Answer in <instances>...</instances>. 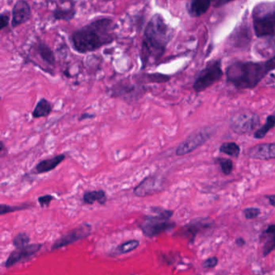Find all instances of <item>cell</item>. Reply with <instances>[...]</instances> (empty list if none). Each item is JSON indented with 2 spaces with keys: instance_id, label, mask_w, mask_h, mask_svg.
<instances>
[{
  "instance_id": "1",
  "label": "cell",
  "mask_w": 275,
  "mask_h": 275,
  "mask_svg": "<svg viewBox=\"0 0 275 275\" xmlns=\"http://www.w3.org/2000/svg\"><path fill=\"white\" fill-rule=\"evenodd\" d=\"M116 23L111 18L94 19L74 31L71 37L72 47L79 53L95 51L116 41Z\"/></svg>"
},
{
  "instance_id": "2",
  "label": "cell",
  "mask_w": 275,
  "mask_h": 275,
  "mask_svg": "<svg viewBox=\"0 0 275 275\" xmlns=\"http://www.w3.org/2000/svg\"><path fill=\"white\" fill-rule=\"evenodd\" d=\"M173 36V28L166 24L159 13H156L150 18L144 31L140 54L142 69L154 65L161 59Z\"/></svg>"
},
{
  "instance_id": "3",
  "label": "cell",
  "mask_w": 275,
  "mask_h": 275,
  "mask_svg": "<svg viewBox=\"0 0 275 275\" xmlns=\"http://www.w3.org/2000/svg\"><path fill=\"white\" fill-rule=\"evenodd\" d=\"M274 69L275 55L261 62L238 61L227 68V81L239 90L254 88Z\"/></svg>"
},
{
  "instance_id": "4",
  "label": "cell",
  "mask_w": 275,
  "mask_h": 275,
  "mask_svg": "<svg viewBox=\"0 0 275 275\" xmlns=\"http://www.w3.org/2000/svg\"><path fill=\"white\" fill-rule=\"evenodd\" d=\"M252 18L258 38L275 37V2L257 4L253 9Z\"/></svg>"
},
{
  "instance_id": "5",
  "label": "cell",
  "mask_w": 275,
  "mask_h": 275,
  "mask_svg": "<svg viewBox=\"0 0 275 275\" xmlns=\"http://www.w3.org/2000/svg\"><path fill=\"white\" fill-rule=\"evenodd\" d=\"M153 212L157 215L147 216L141 224V228L145 236L153 237L175 228V223L169 221V219L174 214L173 211L154 209Z\"/></svg>"
},
{
  "instance_id": "6",
  "label": "cell",
  "mask_w": 275,
  "mask_h": 275,
  "mask_svg": "<svg viewBox=\"0 0 275 275\" xmlns=\"http://www.w3.org/2000/svg\"><path fill=\"white\" fill-rule=\"evenodd\" d=\"M222 76L221 61L213 60L208 63L206 67L199 72L193 84V89L196 93L202 92L220 80Z\"/></svg>"
},
{
  "instance_id": "7",
  "label": "cell",
  "mask_w": 275,
  "mask_h": 275,
  "mask_svg": "<svg viewBox=\"0 0 275 275\" xmlns=\"http://www.w3.org/2000/svg\"><path fill=\"white\" fill-rule=\"evenodd\" d=\"M213 135V129L211 128H202L198 132L191 134L178 146L176 154L178 156H183L191 153L196 150L197 148L200 147L203 144L206 143Z\"/></svg>"
},
{
  "instance_id": "8",
  "label": "cell",
  "mask_w": 275,
  "mask_h": 275,
  "mask_svg": "<svg viewBox=\"0 0 275 275\" xmlns=\"http://www.w3.org/2000/svg\"><path fill=\"white\" fill-rule=\"evenodd\" d=\"M259 123L260 119L258 115L243 113L232 119L230 127L236 133L247 134L258 128Z\"/></svg>"
},
{
  "instance_id": "9",
  "label": "cell",
  "mask_w": 275,
  "mask_h": 275,
  "mask_svg": "<svg viewBox=\"0 0 275 275\" xmlns=\"http://www.w3.org/2000/svg\"><path fill=\"white\" fill-rule=\"evenodd\" d=\"M91 232V226L88 224H83L78 228H74L56 240L52 246V250H58L64 246H69L78 240H82L83 238L87 237Z\"/></svg>"
},
{
  "instance_id": "10",
  "label": "cell",
  "mask_w": 275,
  "mask_h": 275,
  "mask_svg": "<svg viewBox=\"0 0 275 275\" xmlns=\"http://www.w3.org/2000/svg\"><path fill=\"white\" fill-rule=\"evenodd\" d=\"M42 248V244H32L16 249L11 253L8 259L5 261V267L10 268L16 264L24 262L31 259L33 256L38 254Z\"/></svg>"
},
{
  "instance_id": "11",
  "label": "cell",
  "mask_w": 275,
  "mask_h": 275,
  "mask_svg": "<svg viewBox=\"0 0 275 275\" xmlns=\"http://www.w3.org/2000/svg\"><path fill=\"white\" fill-rule=\"evenodd\" d=\"M31 16V9L30 4L24 0H18L15 3L12 12V27L17 28L25 24Z\"/></svg>"
},
{
  "instance_id": "12",
  "label": "cell",
  "mask_w": 275,
  "mask_h": 275,
  "mask_svg": "<svg viewBox=\"0 0 275 275\" xmlns=\"http://www.w3.org/2000/svg\"><path fill=\"white\" fill-rule=\"evenodd\" d=\"M247 154L253 159L262 161L275 159V143L259 144L250 148Z\"/></svg>"
},
{
  "instance_id": "13",
  "label": "cell",
  "mask_w": 275,
  "mask_h": 275,
  "mask_svg": "<svg viewBox=\"0 0 275 275\" xmlns=\"http://www.w3.org/2000/svg\"><path fill=\"white\" fill-rule=\"evenodd\" d=\"M65 159V154H59L54 157L47 158V159L42 160L40 161L38 165H36L35 172L37 174L48 173L49 171L53 170L58 165L62 162Z\"/></svg>"
},
{
  "instance_id": "14",
  "label": "cell",
  "mask_w": 275,
  "mask_h": 275,
  "mask_svg": "<svg viewBox=\"0 0 275 275\" xmlns=\"http://www.w3.org/2000/svg\"><path fill=\"white\" fill-rule=\"evenodd\" d=\"M212 2L209 0H192L187 4V10L191 17H199L208 12Z\"/></svg>"
},
{
  "instance_id": "15",
  "label": "cell",
  "mask_w": 275,
  "mask_h": 275,
  "mask_svg": "<svg viewBox=\"0 0 275 275\" xmlns=\"http://www.w3.org/2000/svg\"><path fill=\"white\" fill-rule=\"evenodd\" d=\"M157 179L155 176H150L144 179L138 187L134 189V194L136 196L144 197L151 195L155 191L157 186Z\"/></svg>"
},
{
  "instance_id": "16",
  "label": "cell",
  "mask_w": 275,
  "mask_h": 275,
  "mask_svg": "<svg viewBox=\"0 0 275 275\" xmlns=\"http://www.w3.org/2000/svg\"><path fill=\"white\" fill-rule=\"evenodd\" d=\"M261 239L263 242L262 253L264 257H266L275 250V224L270 225L265 229Z\"/></svg>"
},
{
  "instance_id": "17",
  "label": "cell",
  "mask_w": 275,
  "mask_h": 275,
  "mask_svg": "<svg viewBox=\"0 0 275 275\" xmlns=\"http://www.w3.org/2000/svg\"><path fill=\"white\" fill-rule=\"evenodd\" d=\"M211 226V223L204 222V220L202 221L196 220V222H191L187 224L184 228H182L180 231V235L181 236H187L190 238L191 242H193L194 238L196 236V234L202 230V228H209Z\"/></svg>"
},
{
  "instance_id": "18",
  "label": "cell",
  "mask_w": 275,
  "mask_h": 275,
  "mask_svg": "<svg viewBox=\"0 0 275 275\" xmlns=\"http://www.w3.org/2000/svg\"><path fill=\"white\" fill-rule=\"evenodd\" d=\"M53 111V105L46 98H42L38 101L34 108L31 116L34 119L44 118L50 115Z\"/></svg>"
},
{
  "instance_id": "19",
  "label": "cell",
  "mask_w": 275,
  "mask_h": 275,
  "mask_svg": "<svg viewBox=\"0 0 275 275\" xmlns=\"http://www.w3.org/2000/svg\"><path fill=\"white\" fill-rule=\"evenodd\" d=\"M37 51L40 57L45 62L47 63L48 65H56V57L54 52L52 50L51 48L45 43H39L37 46Z\"/></svg>"
},
{
  "instance_id": "20",
  "label": "cell",
  "mask_w": 275,
  "mask_h": 275,
  "mask_svg": "<svg viewBox=\"0 0 275 275\" xmlns=\"http://www.w3.org/2000/svg\"><path fill=\"white\" fill-rule=\"evenodd\" d=\"M76 9L74 7L70 8H56L53 11V16L55 20L69 22L76 16Z\"/></svg>"
},
{
  "instance_id": "21",
  "label": "cell",
  "mask_w": 275,
  "mask_h": 275,
  "mask_svg": "<svg viewBox=\"0 0 275 275\" xmlns=\"http://www.w3.org/2000/svg\"><path fill=\"white\" fill-rule=\"evenodd\" d=\"M83 201L87 204H93L94 202H98L99 204H105L107 202L106 193L102 190L88 191L83 195Z\"/></svg>"
},
{
  "instance_id": "22",
  "label": "cell",
  "mask_w": 275,
  "mask_h": 275,
  "mask_svg": "<svg viewBox=\"0 0 275 275\" xmlns=\"http://www.w3.org/2000/svg\"><path fill=\"white\" fill-rule=\"evenodd\" d=\"M274 126V115H271V116H268L266 120H265V124L254 132V138H255V139H262V138H265V135H266V134L270 131V129H272Z\"/></svg>"
},
{
  "instance_id": "23",
  "label": "cell",
  "mask_w": 275,
  "mask_h": 275,
  "mask_svg": "<svg viewBox=\"0 0 275 275\" xmlns=\"http://www.w3.org/2000/svg\"><path fill=\"white\" fill-rule=\"evenodd\" d=\"M219 150L220 153H224L232 157H237L240 152V146L235 142H226V143L222 144Z\"/></svg>"
},
{
  "instance_id": "24",
  "label": "cell",
  "mask_w": 275,
  "mask_h": 275,
  "mask_svg": "<svg viewBox=\"0 0 275 275\" xmlns=\"http://www.w3.org/2000/svg\"><path fill=\"white\" fill-rule=\"evenodd\" d=\"M140 242L136 240H131L128 242H124L122 244L120 245L115 250V255H120V254H125L133 251V250L138 249L139 246Z\"/></svg>"
},
{
  "instance_id": "25",
  "label": "cell",
  "mask_w": 275,
  "mask_h": 275,
  "mask_svg": "<svg viewBox=\"0 0 275 275\" xmlns=\"http://www.w3.org/2000/svg\"><path fill=\"white\" fill-rule=\"evenodd\" d=\"M144 79L150 83H163L168 82L170 79V77L160 73L146 74Z\"/></svg>"
},
{
  "instance_id": "26",
  "label": "cell",
  "mask_w": 275,
  "mask_h": 275,
  "mask_svg": "<svg viewBox=\"0 0 275 275\" xmlns=\"http://www.w3.org/2000/svg\"><path fill=\"white\" fill-rule=\"evenodd\" d=\"M30 242V238L28 235L24 232L19 233L15 236L13 239V245L16 249L19 248L24 247V246H28V243Z\"/></svg>"
},
{
  "instance_id": "27",
  "label": "cell",
  "mask_w": 275,
  "mask_h": 275,
  "mask_svg": "<svg viewBox=\"0 0 275 275\" xmlns=\"http://www.w3.org/2000/svg\"><path fill=\"white\" fill-rule=\"evenodd\" d=\"M217 161L224 175H228L232 173L233 169V163L231 160L227 159V158H219Z\"/></svg>"
},
{
  "instance_id": "28",
  "label": "cell",
  "mask_w": 275,
  "mask_h": 275,
  "mask_svg": "<svg viewBox=\"0 0 275 275\" xmlns=\"http://www.w3.org/2000/svg\"><path fill=\"white\" fill-rule=\"evenodd\" d=\"M29 207L27 205H22V206H9V205L1 204L0 205V214L4 215L8 213L17 212V211L24 210L28 209Z\"/></svg>"
},
{
  "instance_id": "29",
  "label": "cell",
  "mask_w": 275,
  "mask_h": 275,
  "mask_svg": "<svg viewBox=\"0 0 275 275\" xmlns=\"http://www.w3.org/2000/svg\"><path fill=\"white\" fill-rule=\"evenodd\" d=\"M243 214L247 220H253V219L257 218L261 214V211L259 209H256V208H250V209H245Z\"/></svg>"
},
{
  "instance_id": "30",
  "label": "cell",
  "mask_w": 275,
  "mask_h": 275,
  "mask_svg": "<svg viewBox=\"0 0 275 275\" xmlns=\"http://www.w3.org/2000/svg\"><path fill=\"white\" fill-rule=\"evenodd\" d=\"M10 22V16L8 12H4L0 15V29L3 30L7 28Z\"/></svg>"
},
{
  "instance_id": "31",
  "label": "cell",
  "mask_w": 275,
  "mask_h": 275,
  "mask_svg": "<svg viewBox=\"0 0 275 275\" xmlns=\"http://www.w3.org/2000/svg\"><path fill=\"white\" fill-rule=\"evenodd\" d=\"M217 264H218V258L216 257H213V258H209L203 261L202 267L210 269V268H214Z\"/></svg>"
},
{
  "instance_id": "32",
  "label": "cell",
  "mask_w": 275,
  "mask_h": 275,
  "mask_svg": "<svg viewBox=\"0 0 275 275\" xmlns=\"http://www.w3.org/2000/svg\"><path fill=\"white\" fill-rule=\"evenodd\" d=\"M53 199V197L50 195H43V196L39 197L38 202L42 207L48 206Z\"/></svg>"
},
{
  "instance_id": "33",
  "label": "cell",
  "mask_w": 275,
  "mask_h": 275,
  "mask_svg": "<svg viewBox=\"0 0 275 275\" xmlns=\"http://www.w3.org/2000/svg\"><path fill=\"white\" fill-rule=\"evenodd\" d=\"M94 118H95V115L85 112V113H83V114L79 116V121H82V120H89V119Z\"/></svg>"
},
{
  "instance_id": "34",
  "label": "cell",
  "mask_w": 275,
  "mask_h": 275,
  "mask_svg": "<svg viewBox=\"0 0 275 275\" xmlns=\"http://www.w3.org/2000/svg\"><path fill=\"white\" fill-rule=\"evenodd\" d=\"M0 145H1V146H0V155H1V157H4V156L7 155V153H8V149H7V148L5 147V146H4V142H0Z\"/></svg>"
},
{
  "instance_id": "35",
  "label": "cell",
  "mask_w": 275,
  "mask_h": 275,
  "mask_svg": "<svg viewBox=\"0 0 275 275\" xmlns=\"http://www.w3.org/2000/svg\"><path fill=\"white\" fill-rule=\"evenodd\" d=\"M266 198H267L268 200H269L270 205H272V206L274 207L275 208V195H267Z\"/></svg>"
},
{
  "instance_id": "36",
  "label": "cell",
  "mask_w": 275,
  "mask_h": 275,
  "mask_svg": "<svg viewBox=\"0 0 275 275\" xmlns=\"http://www.w3.org/2000/svg\"><path fill=\"white\" fill-rule=\"evenodd\" d=\"M236 244L239 247H242V246H243L246 244V242H245L244 239H242V237H239L236 240Z\"/></svg>"
},
{
  "instance_id": "37",
  "label": "cell",
  "mask_w": 275,
  "mask_h": 275,
  "mask_svg": "<svg viewBox=\"0 0 275 275\" xmlns=\"http://www.w3.org/2000/svg\"><path fill=\"white\" fill-rule=\"evenodd\" d=\"M134 275V274H133Z\"/></svg>"
}]
</instances>
